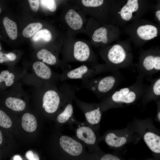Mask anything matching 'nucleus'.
Here are the masks:
<instances>
[{"label":"nucleus","instance_id":"nucleus-1","mask_svg":"<svg viewBox=\"0 0 160 160\" xmlns=\"http://www.w3.org/2000/svg\"><path fill=\"white\" fill-rule=\"evenodd\" d=\"M113 22L128 23L138 19L151 8L148 1L138 0L113 1Z\"/></svg>","mask_w":160,"mask_h":160},{"label":"nucleus","instance_id":"nucleus-2","mask_svg":"<svg viewBox=\"0 0 160 160\" xmlns=\"http://www.w3.org/2000/svg\"><path fill=\"white\" fill-rule=\"evenodd\" d=\"M40 84L37 96L41 101L42 108L47 113H55L62 104L60 90L53 82L41 81Z\"/></svg>","mask_w":160,"mask_h":160},{"label":"nucleus","instance_id":"nucleus-3","mask_svg":"<svg viewBox=\"0 0 160 160\" xmlns=\"http://www.w3.org/2000/svg\"><path fill=\"white\" fill-rule=\"evenodd\" d=\"M59 89L62 94V105L64 107L63 110L57 116V120L58 122L63 123L66 122L73 116V107L72 102L75 92L79 88L64 82Z\"/></svg>","mask_w":160,"mask_h":160},{"label":"nucleus","instance_id":"nucleus-4","mask_svg":"<svg viewBox=\"0 0 160 160\" xmlns=\"http://www.w3.org/2000/svg\"><path fill=\"white\" fill-rule=\"evenodd\" d=\"M106 70V67L102 66L89 67L82 65L73 69L63 70L59 74V79L61 81L69 79H91L96 75L102 73Z\"/></svg>","mask_w":160,"mask_h":160},{"label":"nucleus","instance_id":"nucleus-5","mask_svg":"<svg viewBox=\"0 0 160 160\" xmlns=\"http://www.w3.org/2000/svg\"><path fill=\"white\" fill-rule=\"evenodd\" d=\"M116 82L115 78L113 76H109L103 78L83 80L80 87L89 89L100 97L110 92Z\"/></svg>","mask_w":160,"mask_h":160},{"label":"nucleus","instance_id":"nucleus-6","mask_svg":"<svg viewBox=\"0 0 160 160\" xmlns=\"http://www.w3.org/2000/svg\"><path fill=\"white\" fill-rule=\"evenodd\" d=\"M127 45L121 43L112 45L106 55L107 61L114 65H120L126 63L131 56V51Z\"/></svg>","mask_w":160,"mask_h":160},{"label":"nucleus","instance_id":"nucleus-7","mask_svg":"<svg viewBox=\"0 0 160 160\" xmlns=\"http://www.w3.org/2000/svg\"><path fill=\"white\" fill-rule=\"evenodd\" d=\"M134 29L132 32L133 36L142 41L152 40L157 37L159 34L158 28L151 23H143L136 25Z\"/></svg>","mask_w":160,"mask_h":160},{"label":"nucleus","instance_id":"nucleus-8","mask_svg":"<svg viewBox=\"0 0 160 160\" xmlns=\"http://www.w3.org/2000/svg\"><path fill=\"white\" fill-rule=\"evenodd\" d=\"M33 68L35 75L41 81L55 83L60 80L59 74L53 72L48 66L41 61L34 62Z\"/></svg>","mask_w":160,"mask_h":160},{"label":"nucleus","instance_id":"nucleus-9","mask_svg":"<svg viewBox=\"0 0 160 160\" xmlns=\"http://www.w3.org/2000/svg\"><path fill=\"white\" fill-rule=\"evenodd\" d=\"M73 100L84 111L86 119L89 124H96L100 121L101 113L99 108H95L90 104L84 103L78 98L75 95Z\"/></svg>","mask_w":160,"mask_h":160},{"label":"nucleus","instance_id":"nucleus-10","mask_svg":"<svg viewBox=\"0 0 160 160\" xmlns=\"http://www.w3.org/2000/svg\"><path fill=\"white\" fill-rule=\"evenodd\" d=\"M59 143L63 150L70 155L78 156L82 152L81 144L70 137L62 136L60 138Z\"/></svg>","mask_w":160,"mask_h":160},{"label":"nucleus","instance_id":"nucleus-11","mask_svg":"<svg viewBox=\"0 0 160 160\" xmlns=\"http://www.w3.org/2000/svg\"><path fill=\"white\" fill-rule=\"evenodd\" d=\"M109 97L116 103H130L135 100L137 95L133 89L125 87L115 91Z\"/></svg>","mask_w":160,"mask_h":160},{"label":"nucleus","instance_id":"nucleus-12","mask_svg":"<svg viewBox=\"0 0 160 160\" xmlns=\"http://www.w3.org/2000/svg\"><path fill=\"white\" fill-rule=\"evenodd\" d=\"M141 65L146 71L151 72L160 71V55L153 52L146 54L141 61Z\"/></svg>","mask_w":160,"mask_h":160},{"label":"nucleus","instance_id":"nucleus-13","mask_svg":"<svg viewBox=\"0 0 160 160\" xmlns=\"http://www.w3.org/2000/svg\"><path fill=\"white\" fill-rule=\"evenodd\" d=\"M91 53L88 45L81 41H77L74 44L72 57L76 60L85 62L90 59Z\"/></svg>","mask_w":160,"mask_h":160},{"label":"nucleus","instance_id":"nucleus-14","mask_svg":"<svg viewBox=\"0 0 160 160\" xmlns=\"http://www.w3.org/2000/svg\"><path fill=\"white\" fill-rule=\"evenodd\" d=\"M65 19L69 26L74 30H79L82 26L83 22L81 16L73 9H70L68 11Z\"/></svg>","mask_w":160,"mask_h":160},{"label":"nucleus","instance_id":"nucleus-15","mask_svg":"<svg viewBox=\"0 0 160 160\" xmlns=\"http://www.w3.org/2000/svg\"><path fill=\"white\" fill-rule=\"evenodd\" d=\"M76 135L78 138L88 144H94L96 140V137L94 132L90 128L86 126L78 128Z\"/></svg>","mask_w":160,"mask_h":160},{"label":"nucleus","instance_id":"nucleus-16","mask_svg":"<svg viewBox=\"0 0 160 160\" xmlns=\"http://www.w3.org/2000/svg\"><path fill=\"white\" fill-rule=\"evenodd\" d=\"M144 140L149 148L153 152L160 153V137L151 132H147L144 135Z\"/></svg>","mask_w":160,"mask_h":160},{"label":"nucleus","instance_id":"nucleus-17","mask_svg":"<svg viewBox=\"0 0 160 160\" xmlns=\"http://www.w3.org/2000/svg\"><path fill=\"white\" fill-rule=\"evenodd\" d=\"M18 97L13 95L7 97L5 101L6 106L15 111H20L24 110L26 107L25 102Z\"/></svg>","mask_w":160,"mask_h":160},{"label":"nucleus","instance_id":"nucleus-18","mask_svg":"<svg viewBox=\"0 0 160 160\" xmlns=\"http://www.w3.org/2000/svg\"><path fill=\"white\" fill-rule=\"evenodd\" d=\"M22 126L23 128L27 132L34 131L37 127V122L34 116L29 113H24L22 117Z\"/></svg>","mask_w":160,"mask_h":160},{"label":"nucleus","instance_id":"nucleus-19","mask_svg":"<svg viewBox=\"0 0 160 160\" xmlns=\"http://www.w3.org/2000/svg\"><path fill=\"white\" fill-rule=\"evenodd\" d=\"M37 58L42 60V62L48 64L54 65L57 64V59L55 55L48 50L43 49L39 51L37 54Z\"/></svg>","mask_w":160,"mask_h":160},{"label":"nucleus","instance_id":"nucleus-20","mask_svg":"<svg viewBox=\"0 0 160 160\" xmlns=\"http://www.w3.org/2000/svg\"><path fill=\"white\" fill-rule=\"evenodd\" d=\"M3 24L7 34L12 40L15 39L17 36V25L15 22L5 17L3 20Z\"/></svg>","mask_w":160,"mask_h":160},{"label":"nucleus","instance_id":"nucleus-21","mask_svg":"<svg viewBox=\"0 0 160 160\" xmlns=\"http://www.w3.org/2000/svg\"><path fill=\"white\" fill-rule=\"evenodd\" d=\"M108 31L107 29L103 27H100L96 29L94 32L92 39L96 42H102L107 44L109 41Z\"/></svg>","mask_w":160,"mask_h":160},{"label":"nucleus","instance_id":"nucleus-22","mask_svg":"<svg viewBox=\"0 0 160 160\" xmlns=\"http://www.w3.org/2000/svg\"><path fill=\"white\" fill-rule=\"evenodd\" d=\"M106 143L109 145L115 147H121L127 141V139L124 137H119L112 133H109L105 138Z\"/></svg>","mask_w":160,"mask_h":160},{"label":"nucleus","instance_id":"nucleus-23","mask_svg":"<svg viewBox=\"0 0 160 160\" xmlns=\"http://www.w3.org/2000/svg\"><path fill=\"white\" fill-rule=\"evenodd\" d=\"M42 27L40 23H31L27 26L23 31V35L26 38H29L33 35Z\"/></svg>","mask_w":160,"mask_h":160},{"label":"nucleus","instance_id":"nucleus-24","mask_svg":"<svg viewBox=\"0 0 160 160\" xmlns=\"http://www.w3.org/2000/svg\"><path fill=\"white\" fill-rule=\"evenodd\" d=\"M52 36L50 31L46 29L39 30L33 36L32 39L34 41L43 40L46 42L50 41Z\"/></svg>","mask_w":160,"mask_h":160},{"label":"nucleus","instance_id":"nucleus-25","mask_svg":"<svg viewBox=\"0 0 160 160\" xmlns=\"http://www.w3.org/2000/svg\"><path fill=\"white\" fill-rule=\"evenodd\" d=\"M15 78L13 73L7 70L3 71L0 74V83L4 81L6 86H10L14 83Z\"/></svg>","mask_w":160,"mask_h":160},{"label":"nucleus","instance_id":"nucleus-26","mask_svg":"<svg viewBox=\"0 0 160 160\" xmlns=\"http://www.w3.org/2000/svg\"><path fill=\"white\" fill-rule=\"evenodd\" d=\"M12 125V121L10 118L4 111L0 110V126L8 128Z\"/></svg>","mask_w":160,"mask_h":160},{"label":"nucleus","instance_id":"nucleus-27","mask_svg":"<svg viewBox=\"0 0 160 160\" xmlns=\"http://www.w3.org/2000/svg\"><path fill=\"white\" fill-rule=\"evenodd\" d=\"M41 5L43 8L53 12L55 11L57 8L55 2L53 0H39Z\"/></svg>","mask_w":160,"mask_h":160},{"label":"nucleus","instance_id":"nucleus-28","mask_svg":"<svg viewBox=\"0 0 160 160\" xmlns=\"http://www.w3.org/2000/svg\"><path fill=\"white\" fill-rule=\"evenodd\" d=\"M82 4L88 7H95L102 5L104 3L103 0H83Z\"/></svg>","mask_w":160,"mask_h":160},{"label":"nucleus","instance_id":"nucleus-29","mask_svg":"<svg viewBox=\"0 0 160 160\" xmlns=\"http://www.w3.org/2000/svg\"><path fill=\"white\" fill-rule=\"evenodd\" d=\"M16 58V55L12 52L7 54L0 51V63L4 62L14 61Z\"/></svg>","mask_w":160,"mask_h":160},{"label":"nucleus","instance_id":"nucleus-30","mask_svg":"<svg viewBox=\"0 0 160 160\" xmlns=\"http://www.w3.org/2000/svg\"><path fill=\"white\" fill-rule=\"evenodd\" d=\"M152 90L154 95L159 96L160 95V79H158L154 83L152 87Z\"/></svg>","mask_w":160,"mask_h":160},{"label":"nucleus","instance_id":"nucleus-31","mask_svg":"<svg viewBox=\"0 0 160 160\" xmlns=\"http://www.w3.org/2000/svg\"><path fill=\"white\" fill-rule=\"evenodd\" d=\"M25 156L28 160H39L37 154L31 150L27 151L25 153Z\"/></svg>","mask_w":160,"mask_h":160},{"label":"nucleus","instance_id":"nucleus-32","mask_svg":"<svg viewBox=\"0 0 160 160\" xmlns=\"http://www.w3.org/2000/svg\"><path fill=\"white\" fill-rule=\"evenodd\" d=\"M28 1L32 9L34 11H37L39 8V1L29 0Z\"/></svg>","mask_w":160,"mask_h":160},{"label":"nucleus","instance_id":"nucleus-33","mask_svg":"<svg viewBox=\"0 0 160 160\" xmlns=\"http://www.w3.org/2000/svg\"><path fill=\"white\" fill-rule=\"evenodd\" d=\"M100 160H120L117 157L110 154H107L103 156Z\"/></svg>","mask_w":160,"mask_h":160},{"label":"nucleus","instance_id":"nucleus-34","mask_svg":"<svg viewBox=\"0 0 160 160\" xmlns=\"http://www.w3.org/2000/svg\"><path fill=\"white\" fill-rule=\"evenodd\" d=\"M155 15L157 20L160 23V9H158L155 12Z\"/></svg>","mask_w":160,"mask_h":160},{"label":"nucleus","instance_id":"nucleus-35","mask_svg":"<svg viewBox=\"0 0 160 160\" xmlns=\"http://www.w3.org/2000/svg\"><path fill=\"white\" fill-rule=\"evenodd\" d=\"M13 159L14 160H22L21 156L18 155H15L13 157Z\"/></svg>","mask_w":160,"mask_h":160},{"label":"nucleus","instance_id":"nucleus-36","mask_svg":"<svg viewBox=\"0 0 160 160\" xmlns=\"http://www.w3.org/2000/svg\"><path fill=\"white\" fill-rule=\"evenodd\" d=\"M3 140L2 135L1 132L0 130V145L2 143Z\"/></svg>","mask_w":160,"mask_h":160},{"label":"nucleus","instance_id":"nucleus-37","mask_svg":"<svg viewBox=\"0 0 160 160\" xmlns=\"http://www.w3.org/2000/svg\"><path fill=\"white\" fill-rule=\"evenodd\" d=\"M158 118L159 120H160V112H159L158 113Z\"/></svg>","mask_w":160,"mask_h":160},{"label":"nucleus","instance_id":"nucleus-38","mask_svg":"<svg viewBox=\"0 0 160 160\" xmlns=\"http://www.w3.org/2000/svg\"><path fill=\"white\" fill-rule=\"evenodd\" d=\"M1 8L0 7V14L1 12Z\"/></svg>","mask_w":160,"mask_h":160},{"label":"nucleus","instance_id":"nucleus-39","mask_svg":"<svg viewBox=\"0 0 160 160\" xmlns=\"http://www.w3.org/2000/svg\"><path fill=\"white\" fill-rule=\"evenodd\" d=\"M1 47H0V50H1Z\"/></svg>","mask_w":160,"mask_h":160}]
</instances>
